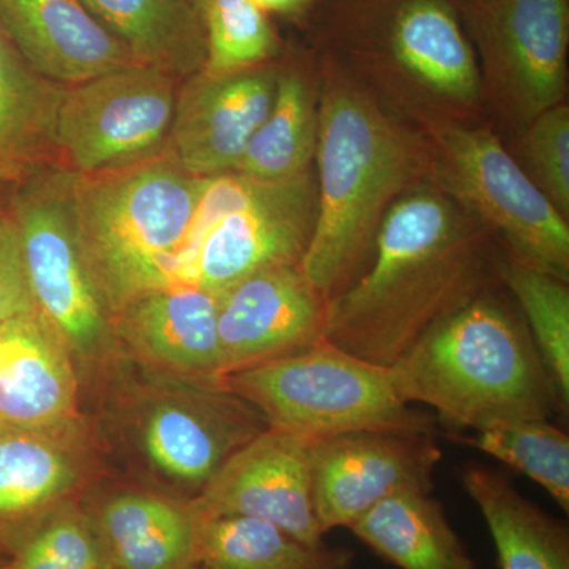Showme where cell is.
Segmentation results:
<instances>
[{
    "label": "cell",
    "mask_w": 569,
    "mask_h": 569,
    "mask_svg": "<svg viewBox=\"0 0 569 569\" xmlns=\"http://www.w3.org/2000/svg\"><path fill=\"white\" fill-rule=\"evenodd\" d=\"M312 445V438L268 427L219 468L194 505L204 518L260 519L307 545H321Z\"/></svg>",
    "instance_id": "cell-15"
},
{
    "label": "cell",
    "mask_w": 569,
    "mask_h": 569,
    "mask_svg": "<svg viewBox=\"0 0 569 569\" xmlns=\"http://www.w3.org/2000/svg\"><path fill=\"white\" fill-rule=\"evenodd\" d=\"M0 29L22 61L62 88L138 62L81 0H0Z\"/></svg>",
    "instance_id": "cell-20"
},
{
    "label": "cell",
    "mask_w": 569,
    "mask_h": 569,
    "mask_svg": "<svg viewBox=\"0 0 569 569\" xmlns=\"http://www.w3.org/2000/svg\"><path fill=\"white\" fill-rule=\"evenodd\" d=\"M114 569H198L204 516L194 501L100 479L82 497Z\"/></svg>",
    "instance_id": "cell-18"
},
{
    "label": "cell",
    "mask_w": 569,
    "mask_h": 569,
    "mask_svg": "<svg viewBox=\"0 0 569 569\" xmlns=\"http://www.w3.org/2000/svg\"><path fill=\"white\" fill-rule=\"evenodd\" d=\"M326 305L299 266L254 272L219 291L222 377L316 346L325 339Z\"/></svg>",
    "instance_id": "cell-16"
},
{
    "label": "cell",
    "mask_w": 569,
    "mask_h": 569,
    "mask_svg": "<svg viewBox=\"0 0 569 569\" xmlns=\"http://www.w3.org/2000/svg\"><path fill=\"white\" fill-rule=\"evenodd\" d=\"M81 413L110 477L190 501L269 427L224 378L164 372L123 351L82 381Z\"/></svg>",
    "instance_id": "cell-2"
},
{
    "label": "cell",
    "mask_w": 569,
    "mask_h": 569,
    "mask_svg": "<svg viewBox=\"0 0 569 569\" xmlns=\"http://www.w3.org/2000/svg\"><path fill=\"white\" fill-rule=\"evenodd\" d=\"M399 396L432 408L448 432H478L568 410L522 313L498 280L433 326L389 367Z\"/></svg>",
    "instance_id": "cell-5"
},
{
    "label": "cell",
    "mask_w": 569,
    "mask_h": 569,
    "mask_svg": "<svg viewBox=\"0 0 569 569\" xmlns=\"http://www.w3.org/2000/svg\"><path fill=\"white\" fill-rule=\"evenodd\" d=\"M348 530L400 569H478L443 505L427 490L385 498Z\"/></svg>",
    "instance_id": "cell-22"
},
{
    "label": "cell",
    "mask_w": 569,
    "mask_h": 569,
    "mask_svg": "<svg viewBox=\"0 0 569 569\" xmlns=\"http://www.w3.org/2000/svg\"><path fill=\"white\" fill-rule=\"evenodd\" d=\"M224 383L272 429L312 440L343 433H436L437 418L399 396L389 367L320 340L299 353L238 370Z\"/></svg>",
    "instance_id": "cell-7"
},
{
    "label": "cell",
    "mask_w": 569,
    "mask_h": 569,
    "mask_svg": "<svg viewBox=\"0 0 569 569\" xmlns=\"http://www.w3.org/2000/svg\"><path fill=\"white\" fill-rule=\"evenodd\" d=\"M355 552L307 545L260 519L204 518L198 569H353Z\"/></svg>",
    "instance_id": "cell-26"
},
{
    "label": "cell",
    "mask_w": 569,
    "mask_h": 569,
    "mask_svg": "<svg viewBox=\"0 0 569 569\" xmlns=\"http://www.w3.org/2000/svg\"><path fill=\"white\" fill-rule=\"evenodd\" d=\"M0 569H10V557L0 553Z\"/></svg>",
    "instance_id": "cell-36"
},
{
    "label": "cell",
    "mask_w": 569,
    "mask_h": 569,
    "mask_svg": "<svg viewBox=\"0 0 569 569\" xmlns=\"http://www.w3.org/2000/svg\"><path fill=\"white\" fill-rule=\"evenodd\" d=\"M182 2L189 3V6L194 7V9L201 10L208 0H182Z\"/></svg>",
    "instance_id": "cell-35"
},
{
    "label": "cell",
    "mask_w": 569,
    "mask_h": 569,
    "mask_svg": "<svg viewBox=\"0 0 569 569\" xmlns=\"http://www.w3.org/2000/svg\"><path fill=\"white\" fill-rule=\"evenodd\" d=\"M258 9L264 13L291 14H309L316 7L317 0H250Z\"/></svg>",
    "instance_id": "cell-34"
},
{
    "label": "cell",
    "mask_w": 569,
    "mask_h": 569,
    "mask_svg": "<svg viewBox=\"0 0 569 569\" xmlns=\"http://www.w3.org/2000/svg\"><path fill=\"white\" fill-rule=\"evenodd\" d=\"M486 119L507 140L567 102L569 0H455Z\"/></svg>",
    "instance_id": "cell-10"
},
{
    "label": "cell",
    "mask_w": 569,
    "mask_h": 569,
    "mask_svg": "<svg viewBox=\"0 0 569 569\" xmlns=\"http://www.w3.org/2000/svg\"><path fill=\"white\" fill-rule=\"evenodd\" d=\"M317 212L316 170L277 182L238 173L209 178L179 283L219 293L254 272L301 266Z\"/></svg>",
    "instance_id": "cell-9"
},
{
    "label": "cell",
    "mask_w": 569,
    "mask_h": 569,
    "mask_svg": "<svg viewBox=\"0 0 569 569\" xmlns=\"http://www.w3.org/2000/svg\"><path fill=\"white\" fill-rule=\"evenodd\" d=\"M497 280L516 302L565 406H569L568 282L518 260L500 247Z\"/></svg>",
    "instance_id": "cell-28"
},
{
    "label": "cell",
    "mask_w": 569,
    "mask_h": 569,
    "mask_svg": "<svg viewBox=\"0 0 569 569\" xmlns=\"http://www.w3.org/2000/svg\"><path fill=\"white\" fill-rule=\"evenodd\" d=\"M123 353L137 361L198 378H223L217 332V293L190 283L149 291L111 317Z\"/></svg>",
    "instance_id": "cell-19"
},
{
    "label": "cell",
    "mask_w": 569,
    "mask_h": 569,
    "mask_svg": "<svg viewBox=\"0 0 569 569\" xmlns=\"http://www.w3.org/2000/svg\"><path fill=\"white\" fill-rule=\"evenodd\" d=\"M426 182L488 228L498 246L541 271L569 280L568 220L516 162L488 121L419 130Z\"/></svg>",
    "instance_id": "cell-8"
},
{
    "label": "cell",
    "mask_w": 569,
    "mask_h": 569,
    "mask_svg": "<svg viewBox=\"0 0 569 569\" xmlns=\"http://www.w3.org/2000/svg\"><path fill=\"white\" fill-rule=\"evenodd\" d=\"M277 78L276 63L222 74L201 70L190 77L178 93L168 137L174 162L198 178L234 173L271 111Z\"/></svg>",
    "instance_id": "cell-17"
},
{
    "label": "cell",
    "mask_w": 569,
    "mask_h": 569,
    "mask_svg": "<svg viewBox=\"0 0 569 569\" xmlns=\"http://www.w3.org/2000/svg\"><path fill=\"white\" fill-rule=\"evenodd\" d=\"M39 316L29 284L21 236L13 217L0 213V325Z\"/></svg>",
    "instance_id": "cell-33"
},
{
    "label": "cell",
    "mask_w": 569,
    "mask_h": 569,
    "mask_svg": "<svg viewBox=\"0 0 569 569\" xmlns=\"http://www.w3.org/2000/svg\"><path fill=\"white\" fill-rule=\"evenodd\" d=\"M318 141L316 51L279 66L274 103L254 132L234 173L277 182L313 170Z\"/></svg>",
    "instance_id": "cell-23"
},
{
    "label": "cell",
    "mask_w": 569,
    "mask_h": 569,
    "mask_svg": "<svg viewBox=\"0 0 569 569\" xmlns=\"http://www.w3.org/2000/svg\"><path fill=\"white\" fill-rule=\"evenodd\" d=\"M316 230L302 274L335 298L366 268L397 198L426 182L421 133L397 121L328 52L318 50Z\"/></svg>",
    "instance_id": "cell-3"
},
{
    "label": "cell",
    "mask_w": 569,
    "mask_h": 569,
    "mask_svg": "<svg viewBox=\"0 0 569 569\" xmlns=\"http://www.w3.org/2000/svg\"><path fill=\"white\" fill-rule=\"evenodd\" d=\"M318 50L413 130L488 121L455 0H317Z\"/></svg>",
    "instance_id": "cell-4"
},
{
    "label": "cell",
    "mask_w": 569,
    "mask_h": 569,
    "mask_svg": "<svg viewBox=\"0 0 569 569\" xmlns=\"http://www.w3.org/2000/svg\"><path fill=\"white\" fill-rule=\"evenodd\" d=\"M10 569H114L81 498L44 516L10 557Z\"/></svg>",
    "instance_id": "cell-30"
},
{
    "label": "cell",
    "mask_w": 569,
    "mask_h": 569,
    "mask_svg": "<svg viewBox=\"0 0 569 569\" xmlns=\"http://www.w3.org/2000/svg\"><path fill=\"white\" fill-rule=\"evenodd\" d=\"M176 78L130 63L62 88L52 149L69 173L89 178L153 159L173 126Z\"/></svg>",
    "instance_id": "cell-12"
},
{
    "label": "cell",
    "mask_w": 569,
    "mask_h": 569,
    "mask_svg": "<svg viewBox=\"0 0 569 569\" xmlns=\"http://www.w3.org/2000/svg\"><path fill=\"white\" fill-rule=\"evenodd\" d=\"M460 481L486 520L501 569H569L567 523L523 497L500 471L471 463Z\"/></svg>",
    "instance_id": "cell-24"
},
{
    "label": "cell",
    "mask_w": 569,
    "mask_h": 569,
    "mask_svg": "<svg viewBox=\"0 0 569 569\" xmlns=\"http://www.w3.org/2000/svg\"><path fill=\"white\" fill-rule=\"evenodd\" d=\"M107 475L84 417L50 427L0 425V553L13 556L44 516Z\"/></svg>",
    "instance_id": "cell-13"
},
{
    "label": "cell",
    "mask_w": 569,
    "mask_h": 569,
    "mask_svg": "<svg viewBox=\"0 0 569 569\" xmlns=\"http://www.w3.org/2000/svg\"><path fill=\"white\" fill-rule=\"evenodd\" d=\"M62 86L43 80L22 61L0 29V181L17 178L52 149Z\"/></svg>",
    "instance_id": "cell-27"
},
{
    "label": "cell",
    "mask_w": 569,
    "mask_h": 569,
    "mask_svg": "<svg viewBox=\"0 0 569 569\" xmlns=\"http://www.w3.org/2000/svg\"><path fill=\"white\" fill-rule=\"evenodd\" d=\"M441 458L432 433L366 430L313 440L312 493L321 530L348 529L397 492H432Z\"/></svg>",
    "instance_id": "cell-14"
},
{
    "label": "cell",
    "mask_w": 569,
    "mask_h": 569,
    "mask_svg": "<svg viewBox=\"0 0 569 569\" xmlns=\"http://www.w3.org/2000/svg\"><path fill=\"white\" fill-rule=\"evenodd\" d=\"M138 62L171 77H193L206 63L203 13L182 0H81Z\"/></svg>",
    "instance_id": "cell-25"
},
{
    "label": "cell",
    "mask_w": 569,
    "mask_h": 569,
    "mask_svg": "<svg viewBox=\"0 0 569 569\" xmlns=\"http://www.w3.org/2000/svg\"><path fill=\"white\" fill-rule=\"evenodd\" d=\"M488 228L421 182L389 208L366 268L326 305L325 340L381 367L497 280Z\"/></svg>",
    "instance_id": "cell-1"
},
{
    "label": "cell",
    "mask_w": 569,
    "mask_h": 569,
    "mask_svg": "<svg viewBox=\"0 0 569 569\" xmlns=\"http://www.w3.org/2000/svg\"><path fill=\"white\" fill-rule=\"evenodd\" d=\"M206 63L211 74L233 73L271 63L279 39L268 13L250 0H208L203 9Z\"/></svg>",
    "instance_id": "cell-31"
},
{
    "label": "cell",
    "mask_w": 569,
    "mask_h": 569,
    "mask_svg": "<svg viewBox=\"0 0 569 569\" xmlns=\"http://www.w3.org/2000/svg\"><path fill=\"white\" fill-rule=\"evenodd\" d=\"M448 437L526 475L569 511V437L552 419H519Z\"/></svg>",
    "instance_id": "cell-29"
},
{
    "label": "cell",
    "mask_w": 569,
    "mask_h": 569,
    "mask_svg": "<svg viewBox=\"0 0 569 569\" xmlns=\"http://www.w3.org/2000/svg\"><path fill=\"white\" fill-rule=\"evenodd\" d=\"M503 140V138H501ZM516 162L565 217L569 219V107L556 104L512 137L503 140Z\"/></svg>",
    "instance_id": "cell-32"
},
{
    "label": "cell",
    "mask_w": 569,
    "mask_h": 569,
    "mask_svg": "<svg viewBox=\"0 0 569 569\" xmlns=\"http://www.w3.org/2000/svg\"><path fill=\"white\" fill-rule=\"evenodd\" d=\"M81 417L77 366L43 318L0 325V425L50 427Z\"/></svg>",
    "instance_id": "cell-21"
},
{
    "label": "cell",
    "mask_w": 569,
    "mask_h": 569,
    "mask_svg": "<svg viewBox=\"0 0 569 569\" xmlns=\"http://www.w3.org/2000/svg\"><path fill=\"white\" fill-rule=\"evenodd\" d=\"M73 183L69 171L33 179L14 198L11 217L39 316L69 351L81 385L122 348L82 260Z\"/></svg>",
    "instance_id": "cell-11"
},
{
    "label": "cell",
    "mask_w": 569,
    "mask_h": 569,
    "mask_svg": "<svg viewBox=\"0 0 569 569\" xmlns=\"http://www.w3.org/2000/svg\"><path fill=\"white\" fill-rule=\"evenodd\" d=\"M208 179L187 173L173 157L74 176L82 260L110 317L138 296L179 283Z\"/></svg>",
    "instance_id": "cell-6"
}]
</instances>
